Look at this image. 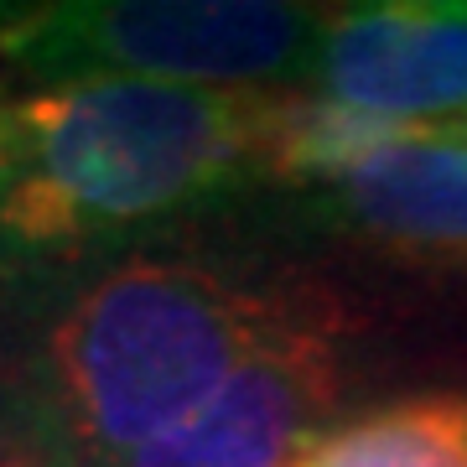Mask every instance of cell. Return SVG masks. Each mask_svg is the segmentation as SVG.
Returning a JSON list of instances; mask_svg holds the SVG:
<instances>
[{
  "label": "cell",
  "mask_w": 467,
  "mask_h": 467,
  "mask_svg": "<svg viewBox=\"0 0 467 467\" xmlns=\"http://www.w3.org/2000/svg\"><path fill=\"white\" fill-rule=\"evenodd\" d=\"M285 88L78 78L0 109V239L26 250L146 223L270 177Z\"/></svg>",
  "instance_id": "obj_1"
},
{
  "label": "cell",
  "mask_w": 467,
  "mask_h": 467,
  "mask_svg": "<svg viewBox=\"0 0 467 467\" xmlns=\"http://www.w3.org/2000/svg\"><path fill=\"white\" fill-rule=\"evenodd\" d=\"M333 317L312 291H265L182 260H130L78 291L47 333L52 416L94 462L182 426L275 337Z\"/></svg>",
  "instance_id": "obj_2"
},
{
  "label": "cell",
  "mask_w": 467,
  "mask_h": 467,
  "mask_svg": "<svg viewBox=\"0 0 467 467\" xmlns=\"http://www.w3.org/2000/svg\"><path fill=\"white\" fill-rule=\"evenodd\" d=\"M327 11L281 0H78L0 21V52L57 84L270 88L312 73Z\"/></svg>",
  "instance_id": "obj_3"
},
{
  "label": "cell",
  "mask_w": 467,
  "mask_h": 467,
  "mask_svg": "<svg viewBox=\"0 0 467 467\" xmlns=\"http://www.w3.org/2000/svg\"><path fill=\"white\" fill-rule=\"evenodd\" d=\"M337 405L333 317L275 337L167 436L115 467H296Z\"/></svg>",
  "instance_id": "obj_4"
},
{
  "label": "cell",
  "mask_w": 467,
  "mask_h": 467,
  "mask_svg": "<svg viewBox=\"0 0 467 467\" xmlns=\"http://www.w3.org/2000/svg\"><path fill=\"white\" fill-rule=\"evenodd\" d=\"M322 99L379 119L467 115V0H374L327 11L312 63Z\"/></svg>",
  "instance_id": "obj_5"
},
{
  "label": "cell",
  "mask_w": 467,
  "mask_h": 467,
  "mask_svg": "<svg viewBox=\"0 0 467 467\" xmlns=\"http://www.w3.org/2000/svg\"><path fill=\"white\" fill-rule=\"evenodd\" d=\"M327 218L420 265H467V115L416 119L343 177Z\"/></svg>",
  "instance_id": "obj_6"
},
{
  "label": "cell",
  "mask_w": 467,
  "mask_h": 467,
  "mask_svg": "<svg viewBox=\"0 0 467 467\" xmlns=\"http://www.w3.org/2000/svg\"><path fill=\"white\" fill-rule=\"evenodd\" d=\"M296 467H467V395H416L337 426Z\"/></svg>",
  "instance_id": "obj_7"
},
{
  "label": "cell",
  "mask_w": 467,
  "mask_h": 467,
  "mask_svg": "<svg viewBox=\"0 0 467 467\" xmlns=\"http://www.w3.org/2000/svg\"><path fill=\"white\" fill-rule=\"evenodd\" d=\"M0 467H42V462H36V451L11 447V441H0Z\"/></svg>",
  "instance_id": "obj_8"
},
{
  "label": "cell",
  "mask_w": 467,
  "mask_h": 467,
  "mask_svg": "<svg viewBox=\"0 0 467 467\" xmlns=\"http://www.w3.org/2000/svg\"><path fill=\"white\" fill-rule=\"evenodd\" d=\"M0 109H5V104H0Z\"/></svg>",
  "instance_id": "obj_9"
}]
</instances>
